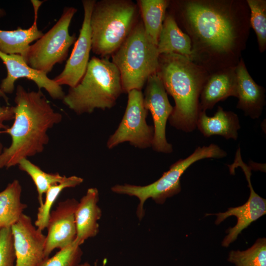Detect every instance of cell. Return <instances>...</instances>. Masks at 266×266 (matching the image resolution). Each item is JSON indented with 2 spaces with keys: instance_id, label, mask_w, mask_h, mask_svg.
<instances>
[{
  "instance_id": "1",
  "label": "cell",
  "mask_w": 266,
  "mask_h": 266,
  "mask_svg": "<svg viewBox=\"0 0 266 266\" xmlns=\"http://www.w3.org/2000/svg\"><path fill=\"white\" fill-rule=\"evenodd\" d=\"M14 122L0 131L11 137V143L0 155V169L18 165L23 159L42 153L49 141L48 130L62 120L41 90L27 91L18 85L14 99Z\"/></svg>"
},
{
  "instance_id": "2",
  "label": "cell",
  "mask_w": 266,
  "mask_h": 266,
  "mask_svg": "<svg viewBox=\"0 0 266 266\" xmlns=\"http://www.w3.org/2000/svg\"><path fill=\"white\" fill-rule=\"evenodd\" d=\"M156 73L175 105L168 118L170 125L186 133L196 128L200 110L199 99L206 80L202 69L191 60L177 54H161Z\"/></svg>"
},
{
  "instance_id": "3",
  "label": "cell",
  "mask_w": 266,
  "mask_h": 266,
  "mask_svg": "<svg viewBox=\"0 0 266 266\" xmlns=\"http://www.w3.org/2000/svg\"><path fill=\"white\" fill-rule=\"evenodd\" d=\"M122 93L116 66L109 58L93 56L81 80L69 88L62 100L77 115L91 114L96 109H111Z\"/></svg>"
},
{
  "instance_id": "4",
  "label": "cell",
  "mask_w": 266,
  "mask_h": 266,
  "mask_svg": "<svg viewBox=\"0 0 266 266\" xmlns=\"http://www.w3.org/2000/svg\"><path fill=\"white\" fill-rule=\"evenodd\" d=\"M138 7L131 0H96L90 17L92 51L111 57L139 20Z\"/></svg>"
},
{
  "instance_id": "5",
  "label": "cell",
  "mask_w": 266,
  "mask_h": 266,
  "mask_svg": "<svg viewBox=\"0 0 266 266\" xmlns=\"http://www.w3.org/2000/svg\"><path fill=\"white\" fill-rule=\"evenodd\" d=\"M157 46L146 33L141 19L126 40L111 56L120 75L123 93L141 90L148 78L157 71Z\"/></svg>"
},
{
  "instance_id": "6",
  "label": "cell",
  "mask_w": 266,
  "mask_h": 266,
  "mask_svg": "<svg viewBox=\"0 0 266 266\" xmlns=\"http://www.w3.org/2000/svg\"><path fill=\"white\" fill-rule=\"evenodd\" d=\"M227 152L215 144L198 146L188 157L175 162L162 176L150 184L139 186L130 184H116L111 188L114 193L137 198L139 204L136 215L141 220L145 215L144 204L148 199L158 204H163L166 200L181 190L180 179L186 170L197 161L206 158L220 159L227 156Z\"/></svg>"
},
{
  "instance_id": "7",
  "label": "cell",
  "mask_w": 266,
  "mask_h": 266,
  "mask_svg": "<svg viewBox=\"0 0 266 266\" xmlns=\"http://www.w3.org/2000/svg\"><path fill=\"white\" fill-rule=\"evenodd\" d=\"M184 15L194 34L206 47L218 52H227L236 38L234 23L230 13L212 3L187 2Z\"/></svg>"
},
{
  "instance_id": "8",
  "label": "cell",
  "mask_w": 266,
  "mask_h": 266,
  "mask_svg": "<svg viewBox=\"0 0 266 266\" xmlns=\"http://www.w3.org/2000/svg\"><path fill=\"white\" fill-rule=\"evenodd\" d=\"M77 11L74 7H65L55 24L29 46L22 55L29 66L47 74L56 64L66 59L69 48L77 39L75 33H69L71 21Z\"/></svg>"
},
{
  "instance_id": "9",
  "label": "cell",
  "mask_w": 266,
  "mask_h": 266,
  "mask_svg": "<svg viewBox=\"0 0 266 266\" xmlns=\"http://www.w3.org/2000/svg\"><path fill=\"white\" fill-rule=\"evenodd\" d=\"M128 95L127 104L122 119L107 139L106 146L109 149L126 142L141 149L152 146L154 128L146 122L148 111L144 105L143 94L141 90L134 89Z\"/></svg>"
},
{
  "instance_id": "10",
  "label": "cell",
  "mask_w": 266,
  "mask_h": 266,
  "mask_svg": "<svg viewBox=\"0 0 266 266\" xmlns=\"http://www.w3.org/2000/svg\"><path fill=\"white\" fill-rule=\"evenodd\" d=\"M228 166L231 174H233L236 167H241L248 182L250 196L247 201L242 205L229 208L225 212L206 214V216L214 215L217 216L216 225L220 224L229 217L233 216L236 217V225L227 230L226 233L228 234L222 242V245L225 247H228L231 243L235 241L243 230L266 213V200L260 197L254 190L250 178L251 168L243 162L240 148H238L236 152L233 163Z\"/></svg>"
},
{
  "instance_id": "11",
  "label": "cell",
  "mask_w": 266,
  "mask_h": 266,
  "mask_svg": "<svg viewBox=\"0 0 266 266\" xmlns=\"http://www.w3.org/2000/svg\"><path fill=\"white\" fill-rule=\"evenodd\" d=\"M143 103L153 121L154 137L151 147L158 153H171L173 147L166 138V126L173 107L169 101L161 79L156 73L147 80Z\"/></svg>"
},
{
  "instance_id": "12",
  "label": "cell",
  "mask_w": 266,
  "mask_h": 266,
  "mask_svg": "<svg viewBox=\"0 0 266 266\" xmlns=\"http://www.w3.org/2000/svg\"><path fill=\"white\" fill-rule=\"evenodd\" d=\"M95 0H83L84 18L79 36L62 71L53 80L60 86H75L84 76L92 49L90 17Z\"/></svg>"
},
{
  "instance_id": "13",
  "label": "cell",
  "mask_w": 266,
  "mask_h": 266,
  "mask_svg": "<svg viewBox=\"0 0 266 266\" xmlns=\"http://www.w3.org/2000/svg\"><path fill=\"white\" fill-rule=\"evenodd\" d=\"M16 257L14 266H38L44 259L45 235L23 214L11 227Z\"/></svg>"
},
{
  "instance_id": "14",
  "label": "cell",
  "mask_w": 266,
  "mask_h": 266,
  "mask_svg": "<svg viewBox=\"0 0 266 266\" xmlns=\"http://www.w3.org/2000/svg\"><path fill=\"white\" fill-rule=\"evenodd\" d=\"M78 203L76 199H68L59 202L56 209L51 211L46 227L44 259L54 249L66 247L76 239L74 214Z\"/></svg>"
},
{
  "instance_id": "15",
  "label": "cell",
  "mask_w": 266,
  "mask_h": 266,
  "mask_svg": "<svg viewBox=\"0 0 266 266\" xmlns=\"http://www.w3.org/2000/svg\"><path fill=\"white\" fill-rule=\"evenodd\" d=\"M0 59L7 69V75L0 85V89L5 94H12L16 80L25 78L34 82L39 90H45L52 99L63 100L65 93L62 87L45 73L29 66L21 55L7 54L0 51Z\"/></svg>"
},
{
  "instance_id": "16",
  "label": "cell",
  "mask_w": 266,
  "mask_h": 266,
  "mask_svg": "<svg viewBox=\"0 0 266 266\" xmlns=\"http://www.w3.org/2000/svg\"><path fill=\"white\" fill-rule=\"evenodd\" d=\"M99 193L96 188H89L78 201L75 212L76 227V240L82 245L89 238L96 236L99 232L98 221L102 211L98 206Z\"/></svg>"
},
{
  "instance_id": "17",
  "label": "cell",
  "mask_w": 266,
  "mask_h": 266,
  "mask_svg": "<svg viewBox=\"0 0 266 266\" xmlns=\"http://www.w3.org/2000/svg\"><path fill=\"white\" fill-rule=\"evenodd\" d=\"M237 84V108L252 119L258 118L265 105V90L258 85L247 71L241 60L235 67Z\"/></svg>"
},
{
  "instance_id": "18",
  "label": "cell",
  "mask_w": 266,
  "mask_h": 266,
  "mask_svg": "<svg viewBox=\"0 0 266 266\" xmlns=\"http://www.w3.org/2000/svg\"><path fill=\"white\" fill-rule=\"evenodd\" d=\"M231 96H237L235 68L216 73L206 79L200 97V110L211 109L216 103Z\"/></svg>"
},
{
  "instance_id": "19",
  "label": "cell",
  "mask_w": 266,
  "mask_h": 266,
  "mask_svg": "<svg viewBox=\"0 0 266 266\" xmlns=\"http://www.w3.org/2000/svg\"><path fill=\"white\" fill-rule=\"evenodd\" d=\"M196 128L206 137L218 135L226 139L236 140L240 125L237 114L224 110L222 107L218 106L213 116H208L205 111H200L197 121Z\"/></svg>"
},
{
  "instance_id": "20",
  "label": "cell",
  "mask_w": 266,
  "mask_h": 266,
  "mask_svg": "<svg viewBox=\"0 0 266 266\" xmlns=\"http://www.w3.org/2000/svg\"><path fill=\"white\" fill-rule=\"evenodd\" d=\"M34 10V22L31 27L27 29L18 27L17 29L6 31L0 29V51L7 54L23 55L30 43L37 40L43 33L38 29V10L43 1L31 0Z\"/></svg>"
},
{
  "instance_id": "21",
  "label": "cell",
  "mask_w": 266,
  "mask_h": 266,
  "mask_svg": "<svg viewBox=\"0 0 266 266\" xmlns=\"http://www.w3.org/2000/svg\"><path fill=\"white\" fill-rule=\"evenodd\" d=\"M157 46L160 55L174 53L191 60L193 56L190 37L181 30L170 14L166 16Z\"/></svg>"
},
{
  "instance_id": "22",
  "label": "cell",
  "mask_w": 266,
  "mask_h": 266,
  "mask_svg": "<svg viewBox=\"0 0 266 266\" xmlns=\"http://www.w3.org/2000/svg\"><path fill=\"white\" fill-rule=\"evenodd\" d=\"M22 190L19 181L15 179L0 192V231L11 228L27 207L21 200Z\"/></svg>"
},
{
  "instance_id": "23",
  "label": "cell",
  "mask_w": 266,
  "mask_h": 266,
  "mask_svg": "<svg viewBox=\"0 0 266 266\" xmlns=\"http://www.w3.org/2000/svg\"><path fill=\"white\" fill-rule=\"evenodd\" d=\"M136 3L144 29L157 46L169 1L166 0H137Z\"/></svg>"
},
{
  "instance_id": "24",
  "label": "cell",
  "mask_w": 266,
  "mask_h": 266,
  "mask_svg": "<svg viewBox=\"0 0 266 266\" xmlns=\"http://www.w3.org/2000/svg\"><path fill=\"white\" fill-rule=\"evenodd\" d=\"M83 180L81 177L73 175L66 177L62 182L50 186L45 193L44 202L38 208L36 219L34 222L35 226L42 231L46 228L51 209L60 193L65 189L80 185Z\"/></svg>"
},
{
  "instance_id": "25",
  "label": "cell",
  "mask_w": 266,
  "mask_h": 266,
  "mask_svg": "<svg viewBox=\"0 0 266 266\" xmlns=\"http://www.w3.org/2000/svg\"><path fill=\"white\" fill-rule=\"evenodd\" d=\"M18 165L19 169L26 172L34 182L40 205L43 203V195L45 194L49 188L53 185L62 182L66 177L61 175L58 173H47L26 158L20 161Z\"/></svg>"
},
{
  "instance_id": "26",
  "label": "cell",
  "mask_w": 266,
  "mask_h": 266,
  "mask_svg": "<svg viewBox=\"0 0 266 266\" xmlns=\"http://www.w3.org/2000/svg\"><path fill=\"white\" fill-rule=\"evenodd\" d=\"M228 260L236 266H266V238H258L246 250L231 251Z\"/></svg>"
},
{
  "instance_id": "27",
  "label": "cell",
  "mask_w": 266,
  "mask_h": 266,
  "mask_svg": "<svg viewBox=\"0 0 266 266\" xmlns=\"http://www.w3.org/2000/svg\"><path fill=\"white\" fill-rule=\"evenodd\" d=\"M251 11L250 23L257 37L260 50L266 47V3L265 0H248Z\"/></svg>"
},
{
  "instance_id": "28",
  "label": "cell",
  "mask_w": 266,
  "mask_h": 266,
  "mask_svg": "<svg viewBox=\"0 0 266 266\" xmlns=\"http://www.w3.org/2000/svg\"><path fill=\"white\" fill-rule=\"evenodd\" d=\"M80 246L75 240L52 257L44 259L38 266H79L83 255Z\"/></svg>"
},
{
  "instance_id": "29",
  "label": "cell",
  "mask_w": 266,
  "mask_h": 266,
  "mask_svg": "<svg viewBox=\"0 0 266 266\" xmlns=\"http://www.w3.org/2000/svg\"><path fill=\"white\" fill-rule=\"evenodd\" d=\"M16 257L11 228L0 231V266H14Z\"/></svg>"
},
{
  "instance_id": "30",
  "label": "cell",
  "mask_w": 266,
  "mask_h": 266,
  "mask_svg": "<svg viewBox=\"0 0 266 266\" xmlns=\"http://www.w3.org/2000/svg\"><path fill=\"white\" fill-rule=\"evenodd\" d=\"M9 105L8 98L0 88V131L8 128L5 121L14 120V107Z\"/></svg>"
},
{
  "instance_id": "31",
  "label": "cell",
  "mask_w": 266,
  "mask_h": 266,
  "mask_svg": "<svg viewBox=\"0 0 266 266\" xmlns=\"http://www.w3.org/2000/svg\"><path fill=\"white\" fill-rule=\"evenodd\" d=\"M106 261L105 262H104L103 266H104L106 264ZM79 266H91L90 264L88 262H85L83 264H80Z\"/></svg>"
},
{
  "instance_id": "32",
  "label": "cell",
  "mask_w": 266,
  "mask_h": 266,
  "mask_svg": "<svg viewBox=\"0 0 266 266\" xmlns=\"http://www.w3.org/2000/svg\"><path fill=\"white\" fill-rule=\"evenodd\" d=\"M5 15V11L0 8V18Z\"/></svg>"
},
{
  "instance_id": "33",
  "label": "cell",
  "mask_w": 266,
  "mask_h": 266,
  "mask_svg": "<svg viewBox=\"0 0 266 266\" xmlns=\"http://www.w3.org/2000/svg\"><path fill=\"white\" fill-rule=\"evenodd\" d=\"M3 145L1 143V142H0V155L1 154V153H2V151H3Z\"/></svg>"
}]
</instances>
